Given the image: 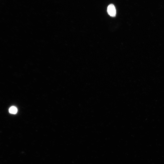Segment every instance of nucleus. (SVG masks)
I'll return each mask as SVG.
<instances>
[{"label": "nucleus", "mask_w": 164, "mask_h": 164, "mask_svg": "<svg viewBox=\"0 0 164 164\" xmlns=\"http://www.w3.org/2000/svg\"><path fill=\"white\" fill-rule=\"evenodd\" d=\"M107 12L109 15L112 17H114L116 14V10L114 5L112 4H110L107 8Z\"/></svg>", "instance_id": "nucleus-1"}, {"label": "nucleus", "mask_w": 164, "mask_h": 164, "mask_svg": "<svg viewBox=\"0 0 164 164\" xmlns=\"http://www.w3.org/2000/svg\"><path fill=\"white\" fill-rule=\"evenodd\" d=\"M9 112L10 113L15 114L17 112V109L16 107L12 106L10 107L9 108Z\"/></svg>", "instance_id": "nucleus-2"}]
</instances>
